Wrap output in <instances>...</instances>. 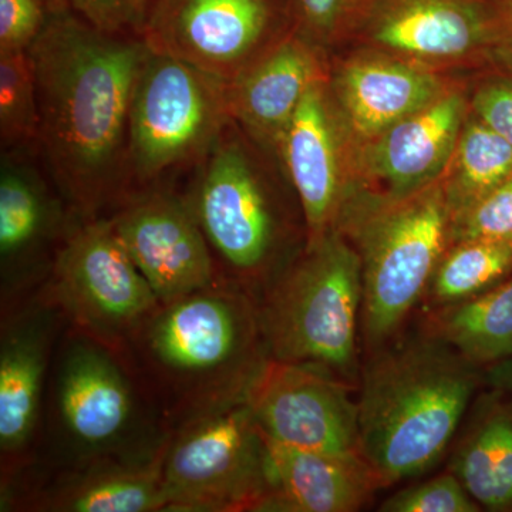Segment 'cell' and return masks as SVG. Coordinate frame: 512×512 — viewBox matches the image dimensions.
<instances>
[{"label":"cell","mask_w":512,"mask_h":512,"mask_svg":"<svg viewBox=\"0 0 512 512\" xmlns=\"http://www.w3.org/2000/svg\"><path fill=\"white\" fill-rule=\"evenodd\" d=\"M239 130L234 120L229 121L195 164L184 197L210 245L221 279L256 301L298 255L288 252L284 211L249 156Z\"/></svg>","instance_id":"8992f818"},{"label":"cell","mask_w":512,"mask_h":512,"mask_svg":"<svg viewBox=\"0 0 512 512\" xmlns=\"http://www.w3.org/2000/svg\"><path fill=\"white\" fill-rule=\"evenodd\" d=\"M353 383L320 367L266 360L247 394L269 440L301 450L359 454Z\"/></svg>","instance_id":"7c38bea8"},{"label":"cell","mask_w":512,"mask_h":512,"mask_svg":"<svg viewBox=\"0 0 512 512\" xmlns=\"http://www.w3.org/2000/svg\"><path fill=\"white\" fill-rule=\"evenodd\" d=\"M55 185L35 167L3 151L0 171V293L2 309L33 295L76 224Z\"/></svg>","instance_id":"2e32d148"},{"label":"cell","mask_w":512,"mask_h":512,"mask_svg":"<svg viewBox=\"0 0 512 512\" xmlns=\"http://www.w3.org/2000/svg\"><path fill=\"white\" fill-rule=\"evenodd\" d=\"M170 439V436H168ZM168 439L146 456L101 458L62 466L55 477L8 505L36 512H163Z\"/></svg>","instance_id":"ffe728a7"},{"label":"cell","mask_w":512,"mask_h":512,"mask_svg":"<svg viewBox=\"0 0 512 512\" xmlns=\"http://www.w3.org/2000/svg\"><path fill=\"white\" fill-rule=\"evenodd\" d=\"M426 315L424 330L483 369L512 356V275L476 298Z\"/></svg>","instance_id":"cb8c5ba5"},{"label":"cell","mask_w":512,"mask_h":512,"mask_svg":"<svg viewBox=\"0 0 512 512\" xmlns=\"http://www.w3.org/2000/svg\"><path fill=\"white\" fill-rule=\"evenodd\" d=\"M484 383H487L491 389H500L512 393V356L503 360V362L485 367Z\"/></svg>","instance_id":"e575fe53"},{"label":"cell","mask_w":512,"mask_h":512,"mask_svg":"<svg viewBox=\"0 0 512 512\" xmlns=\"http://www.w3.org/2000/svg\"><path fill=\"white\" fill-rule=\"evenodd\" d=\"M494 0H357L346 28L390 55L437 69L487 62Z\"/></svg>","instance_id":"9a60e30c"},{"label":"cell","mask_w":512,"mask_h":512,"mask_svg":"<svg viewBox=\"0 0 512 512\" xmlns=\"http://www.w3.org/2000/svg\"><path fill=\"white\" fill-rule=\"evenodd\" d=\"M39 99L36 147L76 221L106 217L133 194L130 126L138 77L150 49L49 9L29 47Z\"/></svg>","instance_id":"6da1fadb"},{"label":"cell","mask_w":512,"mask_h":512,"mask_svg":"<svg viewBox=\"0 0 512 512\" xmlns=\"http://www.w3.org/2000/svg\"><path fill=\"white\" fill-rule=\"evenodd\" d=\"M470 239L512 242V174L451 224L450 245Z\"/></svg>","instance_id":"f1b7e54d"},{"label":"cell","mask_w":512,"mask_h":512,"mask_svg":"<svg viewBox=\"0 0 512 512\" xmlns=\"http://www.w3.org/2000/svg\"><path fill=\"white\" fill-rule=\"evenodd\" d=\"M39 99L29 50L0 53V138L2 150L37 144Z\"/></svg>","instance_id":"4316f807"},{"label":"cell","mask_w":512,"mask_h":512,"mask_svg":"<svg viewBox=\"0 0 512 512\" xmlns=\"http://www.w3.org/2000/svg\"><path fill=\"white\" fill-rule=\"evenodd\" d=\"M448 457V471L483 510L512 511V396L476 397Z\"/></svg>","instance_id":"603a6c76"},{"label":"cell","mask_w":512,"mask_h":512,"mask_svg":"<svg viewBox=\"0 0 512 512\" xmlns=\"http://www.w3.org/2000/svg\"><path fill=\"white\" fill-rule=\"evenodd\" d=\"M37 295L55 306L66 328L124 356L128 343L160 306L109 217L77 221Z\"/></svg>","instance_id":"9c48e42d"},{"label":"cell","mask_w":512,"mask_h":512,"mask_svg":"<svg viewBox=\"0 0 512 512\" xmlns=\"http://www.w3.org/2000/svg\"><path fill=\"white\" fill-rule=\"evenodd\" d=\"M333 227L359 255L360 333L370 352H377L394 342L421 305L450 245L451 217L441 178L402 197L352 185Z\"/></svg>","instance_id":"277c9868"},{"label":"cell","mask_w":512,"mask_h":512,"mask_svg":"<svg viewBox=\"0 0 512 512\" xmlns=\"http://www.w3.org/2000/svg\"><path fill=\"white\" fill-rule=\"evenodd\" d=\"M109 218L161 303L221 281L210 245L184 195L158 185L143 188Z\"/></svg>","instance_id":"5bb4252c"},{"label":"cell","mask_w":512,"mask_h":512,"mask_svg":"<svg viewBox=\"0 0 512 512\" xmlns=\"http://www.w3.org/2000/svg\"><path fill=\"white\" fill-rule=\"evenodd\" d=\"M470 104L460 90L448 89L423 109L377 136L357 143L356 180L379 185L377 192L402 197L436 183L446 171Z\"/></svg>","instance_id":"e0dca14e"},{"label":"cell","mask_w":512,"mask_h":512,"mask_svg":"<svg viewBox=\"0 0 512 512\" xmlns=\"http://www.w3.org/2000/svg\"><path fill=\"white\" fill-rule=\"evenodd\" d=\"M53 379V420L64 466L146 456L171 431L126 360L67 328Z\"/></svg>","instance_id":"52a82bcc"},{"label":"cell","mask_w":512,"mask_h":512,"mask_svg":"<svg viewBox=\"0 0 512 512\" xmlns=\"http://www.w3.org/2000/svg\"><path fill=\"white\" fill-rule=\"evenodd\" d=\"M66 322L37 292L2 309L0 338V494L33 461L53 345Z\"/></svg>","instance_id":"4fadbf2b"},{"label":"cell","mask_w":512,"mask_h":512,"mask_svg":"<svg viewBox=\"0 0 512 512\" xmlns=\"http://www.w3.org/2000/svg\"><path fill=\"white\" fill-rule=\"evenodd\" d=\"M269 491L268 444L247 400L171 430L163 512H264Z\"/></svg>","instance_id":"ba28073f"},{"label":"cell","mask_w":512,"mask_h":512,"mask_svg":"<svg viewBox=\"0 0 512 512\" xmlns=\"http://www.w3.org/2000/svg\"><path fill=\"white\" fill-rule=\"evenodd\" d=\"M357 0H296L299 32L313 43L329 42L345 30Z\"/></svg>","instance_id":"d6a6232c"},{"label":"cell","mask_w":512,"mask_h":512,"mask_svg":"<svg viewBox=\"0 0 512 512\" xmlns=\"http://www.w3.org/2000/svg\"><path fill=\"white\" fill-rule=\"evenodd\" d=\"M436 69L376 50L346 60L330 94L343 128L369 140L450 89Z\"/></svg>","instance_id":"d6986e66"},{"label":"cell","mask_w":512,"mask_h":512,"mask_svg":"<svg viewBox=\"0 0 512 512\" xmlns=\"http://www.w3.org/2000/svg\"><path fill=\"white\" fill-rule=\"evenodd\" d=\"M268 444L269 491L264 512H355L380 490L360 454H329Z\"/></svg>","instance_id":"7402d4cb"},{"label":"cell","mask_w":512,"mask_h":512,"mask_svg":"<svg viewBox=\"0 0 512 512\" xmlns=\"http://www.w3.org/2000/svg\"><path fill=\"white\" fill-rule=\"evenodd\" d=\"M322 79L315 43L292 33L228 84L229 116L256 143L276 150L303 97Z\"/></svg>","instance_id":"44dd1931"},{"label":"cell","mask_w":512,"mask_h":512,"mask_svg":"<svg viewBox=\"0 0 512 512\" xmlns=\"http://www.w3.org/2000/svg\"><path fill=\"white\" fill-rule=\"evenodd\" d=\"M255 302L271 359L359 380L362 266L338 228L309 241Z\"/></svg>","instance_id":"5b68a950"},{"label":"cell","mask_w":512,"mask_h":512,"mask_svg":"<svg viewBox=\"0 0 512 512\" xmlns=\"http://www.w3.org/2000/svg\"><path fill=\"white\" fill-rule=\"evenodd\" d=\"M46 3L49 9L64 10L103 32L140 36L154 0H46Z\"/></svg>","instance_id":"f546056e"},{"label":"cell","mask_w":512,"mask_h":512,"mask_svg":"<svg viewBox=\"0 0 512 512\" xmlns=\"http://www.w3.org/2000/svg\"><path fill=\"white\" fill-rule=\"evenodd\" d=\"M382 512H480L483 508L468 494L451 471L409 485L380 504Z\"/></svg>","instance_id":"83f0119b"},{"label":"cell","mask_w":512,"mask_h":512,"mask_svg":"<svg viewBox=\"0 0 512 512\" xmlns=\"http://www.w3.org/2000/svg\"><path fill=\"white\" fill-rule=\"evenodd\" d=\"M511 174L512 147L470 111L441 175L451 224Z\"/></svg>","instance_id":"d4e9b609"},{"label":"cell","mask_w":512,"mask_h":512,"mask_svg":"<svg viewBox=\"0 0 512 512\" xmlns=\"http://www.w3.org/2000/svg\"><path fill=\"white\" fill-rule=\"evenodd\" d=\"M487 63L495 72L512 79V0H494Z\"/></svg>","instance_id":"836d02e7"},{"label":"cell","mask_w":512,"mask_h":512,"mask_svg":"<svg viewBox=\"0 0 512 512\" xmlns=\"http://www.w3.org/2000/svg\"><path fill=\"white\" fill-rule=\"evenodd\" d=\"M228 84L150 50L134 93L130 126L133 194L201 160L231 121Z\"/></svg>","instance_id":"30bf717a"},{"label":"cell","mask_w":512,"mask_h":512,"mask_svg":"<svg viewBox=\"0 0 512 512\" xmlns=\"http://www.w3.org/2000/svg\"><path fill=\"white\" fill-rule=\"evenodd\" d=\"M123 359L171 431L247 399L269 355L255 299L221 279L160 303Z\"/></svg>","instance_id":"7a4b0ae2"},{"label":"cell","mask_w":512,"mask_h":512,"mask_svg":"<svg viewBox=\"0 0 512 512\" xmlns=\"http://www.w3.org/2000/svg\"><path fill=\"white\" fill-rule=\"evenodd\" d=\"M272 0H154L141 37L154 53L231 84L279 42Z\"/></svg>","instance_id":"8fae6325"},{"label":"cell","mask_w":512,"mask_h":512,"mask_svg":"<svg viewBox=\"0 0 512 512\" xmlns=\"http://www.w3.org/2000/svg\"><path fill=\"white\" fill-rule=\"evenodd\" d=\"M470 111L512 147V79L495 73L483 80L470 101Z\"/></svg>","instance_id":"1f68e13d"},{"label":"cell","mask_w":512,"mask_h":512,"mask_svg":"<svg viewBox=\"0 0 512 512\" xmlns=\"http://www.w3.org/2000/svg\"><path fill=\"white\" fill-rule=\"evenodd\" d=\"M47 16L46 0H0V53L29 50Z\"/></svg>","instance_id":"4dcf8cb0"},{"label":"cell","mask_w":512,"mask_h":512,"mask_svg":"<svg viewBox=\"0 0 512 512\" xmlns=\"http://www.w3.org/2000/svg\"><path fill=\"white\" fill-rule=\"evenodd\" d=\"M483 370L427 330L373 352L359 375V454L382 487L423 476L443 460Z\"/></svg>","instance_id":"3957f363"},{"label":"cell","mask_w":512,"mask_h":512,"mask_svg":"<svg viewBox=\"0 0 512 512\" xmlns=\"http://www.w3.org/2000/svg\"><path fill=\"white\" fill-rule=\"evenodd\" d=\"M511 275L512 242H454L434 269L421 305L426 312L448 308L490 291Z\"/></svg>","instance_id":"484cf974"},{"label":"cell","mask_w":512,"mask_h":512,"mask_svg":"<svg viewBox=\"0 0 512 512\" xmlns=\"http://www.w3.org/2000/svg\"><path fill=\"white\" fill-rule=\"evenodd\" d=\"M339 126L322 79L305 94L276 147L301 204L308 242L333 228L350 188Z\"/></svg>","instance_id":"ac0fdd59"}]
</instances>
